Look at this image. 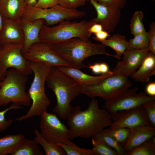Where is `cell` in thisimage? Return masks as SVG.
<instances>
[{
  "instance_id": "obj_44",
  "label": "cell",
  "mask_w": 155,
  "mask_h": 155,
  "mask_svg": "<svg viewBox=\"0 0 155 155\" xmlns=\"http://www.w3.org/2000/svg\"><path fill=\"white\" fill-rule=\"evenodd\" d=\"M37 0H24L27 6H34Z\"/></svg>"
},
{
  "instance_id": "obj_16",
  "label": "cell",
  "mask_w": 155,
  "mask_h": 155,
  "mask_svg": "<svg viewBox=\"0 0 155 155\" xmlns=\"http://www.w3.org/2000/svg\"><path fill=\"white\" fill-rule=\"evenodd\" d=\"M128 135L123 144L127 152L155 136V127L141 125L131 128Z\"/></svg>"
},
{
  "instance_id": "obj_34",
  "label": "cell",
  "mask_w": 155,
  "mask_h": 155,
  "mask_svg": "<svg viewBox=\"0 0 155 155\" xmlns=\"http://www.w3.org/2000/svg\"><path fill=\"white\" fill-rule=\"evenodd\" d=\"M142 106L146 111L150 125L155 127V100L147 102Z\"/></svg>"
},
{
  "instance_id": "obj_15",
  "label": "cell",
  "mask_w": 155,
  "mask_h": 155,
  "mask_svg": "<svg viewBox=\"0 0 155 155\" xmlns=\"http://www.w3.org/2000/svg\"><path fill=\"white\" fill-rule=\"evenodd\" d=\"M149 51L148 47L140 49H127L123 54L122 61L118 62L111 71L128 77L131 76L139 68Z\"/></svg>"
},
{
  "instance_id": "obj_33",
  "label": "cell",
  "mask_w": 155,
  "mask_h": 155,
  "mask_svg": "<svg viewBox=\"0 0 155 155\" xmlns=\"http://www.w3.org/2000/svg\"><path fill=\"white\" fill-rule=\"evenodd\" d=\"M21 108L20 107L11 104L9 107L3 111H0V133L6 130L13 122L12 119H7L5 118V115L6 113L11 109L16 110Z\"/></svg>"
},
{
  "instance_id": "obj_5",
  "label": "cell",
  "mask_w": 155,
  "mask_h": 155,
  "mask_svg": "<svg viewBox=\"0 0 155 155\" xmlns=\"http://www.w3.org/2000/svg\"><path fill=\"white\" fill-rule=\"evenodd\" d=\"M95 23L91 20H83L79 22L68 20L53 26H47L44 24L40 32L39 39L40 41L49 44L75 38L89 40L91 34L88 30Z\"/></svg>"
},
{
  "instance_id": "obj_2",
  "label": "cell",
  "mask_w": 155,
  "mask_h": 155,
  "mask_svg": "<svg viewBox=\"0 0 155 155\" xmlns=\"http://www.w3.org/2000/svg\"><path fill=\"white\" fill-rule=\"evenodd\" d=\"M46 82L56 98L53 112L61 119H67L73 108L71 102L80 94L79 84L57 67H50Z\"/></svg>"
},
{
  "instance_id": "obj_42",
  "label": "cell",
  "mask_w": 155,
  "mask_h": 155,
  "mask_svg": "<svg viewBox=\"0 0 155 155\" xmlns=\"http://www.w3.org/2000/svg\"><path fill=\"white\" fill-rule=\"evenodd\" d=\"M87 67L91 69L92 72L95 74H101L100 63H96L93 65L89 64L88 66Z\"/></svg>"
},
{
  "instance_id": "obj_47",
  "label": "cell",
  "mask_w": 155,
  "mask_h": 155,
  "mask_svg": "<svg viewBox=\"0 0 155 155\" xmlns=\"http://www.w3.org/2000/svg\"><path fill=\"white\" fill-rule=\"evenodd\" d=\"M2 83V81L0 80V87L1 86Z\"/></svg>"
},
{
  "instance_id": "obj_37",
  "label": "cell",
  "mask_w": 155,
  "mask_h": 155,
  "mask_svg": "<svg viewBox=\"0 0 155 155\" xmlns=\"http://www.w3.org/2000/svg\"><path fill=\"white\" fill-rule=\"evenodd\" d=\"M97 2L101 4L114 6L121 9L125 5L127 0H98Z\"/></svg>"
},
{
  "instance_id": "obj_22",
  "label": "cell",
  "mask_w": 155,
  "mask_h": 155,
  "mask_svg": "<svg viewBox=\"0 0 155 155\" xmlns=\"http://www.w3.org/2000/svg\"><path fill=\"white\" fill-rule=\"evenodd\" d=\"M100 42L106 46H108L113 49L115 52L116 54L112 56L118 60L121 59L122 55L127 49L128 44L125 36L119 34H114L109 36L108 39Z\"/></svg>"
},
{
  "instance_id": "obj_45",
  "label": "cell",
  "mask_w": 155,
  "mask_h": 155,
  "mask_svg": "<svg viewBox=\"0 0 155 155\" xmlns=\"http://www.w3.org/2000/svg\"><path fill=\"white\" fill-rule=\"evenodd\" d=\"M3 24V18L0 12V33L2 30Z\"/></svg>"
},
{
  "instance_id": "obj_49",
  "label": "cell",
  "mask_w": 155,
  "mask_h": 155,
  "mask_svg": "<svg viewBox=\"0 0 155 155\" xmlns=\"http://www.w3.org/2000/svg\"><path fill=\"white\" fill-rule=\"evenodd\" d=\"M151 0L153 1H154L155 0Z\"/></svg>"
},
{
  "instance_id": "obj_11",
  "label": "cell",
  "mask_w": 155,
  "mask_h": 155,
  "mask_svg": "<svg viewBox=\"0 0 155 155\" xmlns=\"http://www.w3.org/2000/svg\"><path fill=\"white\" fill-rule=\"evenodd\" d=\"M40 116V133L46 140L65 144L70 140L69 129L60 121L57 115L46 111Z\"/></svg>"
},
{
  "instance_id": "obj_40",
  "label": "cell",
  "mask_w": 155,
  "mask_h": 155,
  "mask_svg": "<svg viewBox=\"0 0 155 155\" xmlns=\"http://www.w3.org/2000/svg\"><path fill=\"white\" fill-rule=\"evenodd\" d=\"M146 94L150 96H155V82L149 83L146 88Z\"/></svg>"
},
{
  "instance_id": "obj_18",
  "label": "cell",
  "mask_w": 155,
  "mask_h": 155,
  "mask_svg": "<svg viewBox=\"0 0 155 155\" xmlns=\"http://www.w3.org/2000/svg\"><path fill=\"white\" fill-rule=\"evenodd\" d=\"M20 23L24 36L23 47L22 51L23 54L32 44L40 41L39 34L44 22V20L41 19L32 22L21 19Z\"/></svg>"
},
{
  "instance_id": "obj_10",
  "label": "cell",
  "mask_w": 155,
  "mask_h": 155,
  "mask_svg": "<svg viewBox=\"0 0 155 155\" xmlns=\"http://www.w3.org/2000/svg\"><path fill=\"white\" fill-rule=\"evenodd\" d=\"M137 87L128 88L115 96L105 100L103 108L106 110L112 117L119 112L142 105L149 101L155 100V96L148 95L141 92L137 93Z\"/></svg>"
},
{
  "instance_id": "obj_39",
  "label": "cell",
  "mask_w": 155,
  "mask_h": 155,
  "mask_svg": "<svg viewBox=\"0 0 155 155\" xmlns=\"http://www.w3.org/2000/svg\"><path fill=\"white\" fill-rule=\"evenodd\" d=\"M95 36L92 37L94 40L100 42L103 40L110 36V35L107 32L102 30L94 34Z\"/></svg>"
},
{
  "instance_id": "obj_6",
  "label": "cell",
  "mask_w": 155,
  "mask_h": 155,
  "mask_svg": "<svg viewBox=\"0 0 155 155\" xmlns=\"http://www.w3.org/2000/svg\"><path fill=\"white\" fill-rule=\"evenodd\" d=\"M27 77L15 68L8 71L0 87V106H6L11 102L20 107L31 105V99L26 91Z\"/></svg>"
},
{
  "instance_id": "obj_1",
  "label": "cell",
  "mask_w": 155,
  "mask_h": 155,
  "mask_svg": "<svg viewBox=\"0 0 155 155\" xmlns=\"http://www.w3.org/2000/svg\"><path fill=\"white\" fill-rule=\"evenodd\" d=\"M67 119L70 140L92 137L113 123L111 114L100 109L97 100L94 98L85 110H82L78 106L73 107Z\"/></svg>"
},
{
  "instance_id": "obj_32",
  "label": "cell",
  "mask_w": 155,
  "mask_h": 155,
  "mask_svg": "<svg viewBox=\"0 0 155 155\" xmlns=\"http://www.w3.org/2000/svg\"><path fill=\"white\" fill-rule=\"evenodd\" d=\"M108 135L112 137L122 145L128 135L130 129L125 127H119L114 129L109 128L104 129Z\"/></svg>"
},
{
  "instance_id": "obj_4",
  "label": "cell",
  "mask_w": 155,
  "mask_h": 155,
  "mask_svg": "<svg viewBox=\"0 0 155 155\" xmlns=\"http://www.w3.org/2000/svg\"><path fill=\"white\" fill-rule=\"evenodd\" d=\"M30 62L34 77L27 93L32 103L27 113L16 119L15 121H21L34 116H40L46 111L51 104L46 94L45 87L50 67L40 62Z\"/></svg>"
},
{
  "instance_id": "obj_9",
  "label": "cell",
  "mask_w": 155,
  "mask_h": 155,
  "mask_svg": "<svg viewBox=\"0 0 155 155\" xmlns=\"http://www.w3.org/2000/svg\"><path fill=\"white\" fill-rule=\"evenodd\" d=\"M23 42H8L0 44V72L5 77L9 68H13L28 76L33 73L30 62L22 53Z\"/></svg>"
},
{
  "instance_id": "obj_46",
  "label": "cell",
  "mask_w": 155,
  "mask_h": 155,
  "mask_svg": "<svg viewBox=\"0 0 155 155\" xmlns=\"http://www.w3.org/2000/svg\"><path fill=\"white\" fill-rule=\"evenodd\" d=\"M5 78L0 72V80L2 81Z\"/></svg>"
},
{
  "instance_id": "obj_29",
  "label": "cell",
  "mask_w": 155,
  "mask_h": 155,
  "mask_svg": "<svg viewBox=\"0 0 155 155\" xmlns=\"http://www.w3.org/2000/svg\"><path fill=\"white\" fill-rule=\"evenodd\" d=\"M92 149L94 155H118L113 149L109 146L104 142L94 137H92Z\"/></svg>"
},
{
  "instance_id": "obj_14",
  "label": "cell",
  "mask_w": 155,
  "mask_h": 155,
  "mask_svg": "<svg viewBox=\"0 0 155 155\" xmlns=\"http://www.w3.org/2000/svg\"><path fill=\"white\" fill-rule=\"evenodd\" d=\"M111 129L119 127L130 128L141 125H150L146 111L142 105L118 113L113 117Z\"/></svg>"
},
{
  "instance_id": "obj_48",
  "label": "cell",
  "mask_w": 155,
  "mask_h": 155,
  "mask_svg": "<svg viewBox=\"0 0 155 155\" xmlns=\"http://www.w3.org/2000/svg\"><path fill=\"white\" fill-rule=\"evenodd\" d=\"M91 0H86V1H90ZM94 1H97V0H93Z\"/></svg>"
},
{
  "instance_id": "obj_31",
  "label": "cell",
  "mask_w": 155,
  "mask_h": 155,
  "mask_svg": "<svg viewBox=\"0 0 155 155\" xmlns=\"http://www.w3.org/2000/svg\"><path fill=\"white\" fill-rule=\"evenodd\" d=\"M56 143L63 148L66 155H94L92 149L80 148L70 140L66 144L61 143Z\"/></svg>"
},
{
  "instance_id": "obj_24",
  "label": "cell",
  "mask_w": 155,
  "mask_h": 155,
  "mask_svg": "<svg viewBox=\"0 0 155 155\" xmlns=\"http://www.w3.org/2000/svg\"><path fill=\"white\" fill-rule=\"evenodd\" d=\"M34 140L43 148L46 155H66L63 148L56 143L49 142L42 136L40 132L36 129L34 131Z\"/></svg>"
},
{
  "instance_id": "obj_19",
  "label": "cell",
  "mask_w": 155,
  "mask_h": 155,
  "mask_svg": "<svg viewBox=\"0 0 155 155\" xmlns=\"http://www.w3.org/2000/svg\"><path fill=\"white\" fill-rule=\"evenodd\" d=\"M58 68L64 73L75 80L79 86H88L96 84L112 75L110 71L108 73L95 76L89 75L80 69L71 67H59Z\"/></svg>"
},
{
  "instance_id": "obj_20",
  "label": "cell",
  "mask_w": 155,
  "mask_h": 155,
  "mask_svg": "<svg viewBox=\"0 0 155 155\" xmlns=\"http://www.w3.org/2000/svg\"><path fill=\"white\" fill-rule=\"evenodd\" d=\"M26 5L24 0H0V12L3 17L11 20L22 18Z\"/></svg>"
},
{
  "instance_id": "obj_3",
  "label": "cell",
  "mask_w": 155,
  "mask_h": 155,
  "mask_svg": "<svg viewBox=\"0 0 155 155\" xmlns=\"http://www.w3.org/2000/svg\"><path fill=\"white\" fill-rule=\"evenodd\" d=\"M50 46L71 67L80 69L85 67L84 61L89 57L99 55L113 56L103 44H94L89 39L75 38Z\"/></svg>"
},
{
  "instance_id": "obj_43",
  "label": "cell",
  "mask_w": 155,
  "mask_h": 155,
  "mask_svg": "<svg viewBox=\"0 0 155 155\" xmlns=\"http://www.w3.org/2000/svg\"><path fill=\"white\" fill-rule=\"evenodd\" d=\"M100 67L101 74L107 73L110 71H109L108 65L106 63H100Z\"/></svg>"
},
{
  "instance_id": "obj_25",
  "label": "cell",
  "mask_w": 155,
  "mask_h": 155,
  "mask_svg": "<svg viewBox=\"0 0 155 155\" xmlns=\"http://www.w3.org/2000/svg\"><path fill=\"white\" fill-rule=\"evenodd\" d=\"M38 144L34 140L25 138L10 154L11 155H43Z\"/></svg>"
},
{
  "instance_id": "obj_38",
  "label": "cell",
  "mask_w": 155,
  "mask_h": 155,
  "mask_svg": "<svg viewBox=\"0 0 155 155\" xmlns=\"http://www.w3.org/2000/svg\"><path fill=\"white\" fill-rule=\"evenodd\" d=\"M59 4V0H37L34 6L41 8L51 7Z\"/></svg>"
},
{
  "instance_id": "obj_26",
  "label": "cell",
  "mask_w": 155,
  "mask_h": 155,
  "mask_svg": "<svg viewBox=\"0 0 155 155\" xmlns=\"http://www.w3.org/2000/svg\"><path fill=\"white\" fill-rule=\"evenodd\" d=\"M155 136L127 151L126 155H155Z\"/></svg>"
},
{
  "instance_id": "obj_36",
  "label": "cell",
  "mask_w": 155,
  "mask_h": 155,
  "mask_svg": "<svg viewBox=\"0 0 155 155\" xmlns=\"http://www.w3.org/2000/svg\"><path fill=\"white\" fill-rule=\"evenodd\" d=\"M148 32L149 43L148 48L150 51L155 54V23L152 22L150 25Z\"/></svg>"
},
{
  "instance_id": "obj_41",
  "label": "cell",
  "mask_w": 155,
  "mask_h": 155,
  "mask_svg": "<svg viewBox=\"0 0 155 155\" xmlns=\"http://www.w3.org/2000/svg\"><path fill=\"white\" fill-rule=\"evenodd\" d=\"M103 30L102 26L98 23L92 25L89 28L88 31L91 34L92 33L95 34Z\"/></svg>"
},
{
  "instance_id": "obj_8",
  "label": "cell",
  "mask_w": 155,
  "mask_h": 155,
  "mask_svg": "<svg viewBox=\"0 0 155 155\" xmlns=\"http://www.w3.org/2000/svg\"><path fill=\"white\" fill-rule=\"evenodd\" d=\"M133 85L128 77L114 73L94 85H79L80 93L94 98L100 97L105 100L113 98Z\"/></svg>"
},
{
  "instance_id": "obj_28",
  "label": "cell",
  "mask_w": 155,
  "mask_h": 155,
  "mask_svg": "<svg viewBox=\"0 0 155 155\" xmlns=\"http://www.w3.org/2000/svg\"><path fill=\"white\" fill-rule=\"evenodd\" d=\"M144 14L141 10L135 11L131 20L130 24L131 34L136 35L146 32L143 23Z\"/></svg>"
},
{
  "instance_id": "obj_12",
  "label": "cell",
  "mask_w": 155,
  "mask_h": 155,
  "mask_svg": "<svg viewBox=\"0 0 155 155\" xmlns=\"http://www.w3.org/2000/svg\"><path fill=\"white\" fill-rule=\"evenodd\" d=\"M22 54L27 61L40 62L49 67H70L49 44L45 42L40 41L32 44Z\"/></svg>"
},
{
  "instance_id": "obj_13",
  "label": "cell",
  "mask_w": 155,
  "mask_h": 155,
  "mask_svg": "<svg viewBox=\"0 0 155 155\" xmlns=\"http://www.w3.org/2000/svg\"><path fill=\"white\" fill-rule=\"evenodd\" d=\"M90 1L97 13L96 17L91 20L95 23L101 24L103 30L108 33L113 32L121 18V9L101 4L93 0Z\"/></svg>"
},
{
  "instance_id": "obj_7",
  "label": "cell",
  "mask_w": 155,
  "mask_h": 155,
  "mask_svg": "<svg viewBox=\"0 0 155 155\" xmlns=\"http://www.w3.org/2000/svg\"><path fill=\"white\" fill-rule=\"evenodd\" d=\"M85 15L84 11L66 8L59 4L46 9L26 6L21 19L32 22L41 19L46 25L52 26L64 21L81 18Z\"/></svg>"
},
{
  "instance_id": "obj_23",
  "label": "cell",
  "mask_w": 155,
  "mask_h": 155,
  "mask_svg": "<svg viewBox=\"0 0 155 155\" xmlns=\"http://www.w3.org/2000/svg\"><path fill=\"white\" fill-rule=\"evenodd\" d=\"M25 138L22 134L8 135L0 138V155L10 154Z\"/></svg>"
},
{
  "instance_id": "obj_35",
  "label": "cell",
  "mask_w": 155,
  "mask_h": 155,
  "mask_svg": "<svg viewBox=\"0 0 155 155\" xmlns=\"http://www.w3.org/2000/svg\"><path fill=\"white\" fill-rule=\"evenodd\" d=\"M86 1V0H59V4L67 8L76 9L83 5Z\"/></svg>"
},
{
  "instance_id": "obj_21",
  "label": "cell",
  "mask_w": 155,
  "mask_h": 155,
  "mask_svg": "<svg viewBox=\"0 0 155 155\" xmlns=\"http://www.w3.org/2000/svg\"><path fill=\"white\" fill-rule=\"evenodd\" d=\"M131 77L137 82L147 83L150 77L155 74V54L149 51L141 64Z\"/></svg>"
},
{
  "instance_id": "obj_30",
  "label": "cell",
  "mask_w": 155,
  "mask_h": 155,
  "mask_svg": "<svg viewBox=\"0 0 155 155\" xmlns=\"http://www.w3.org/2000/svg\"><path fill=\"white\" fill-rule=\"evenodd\" d=\"M128 41L127 49H140L148 47L149 43L148 32L138 34Z\"/></svg>"
},
{
  "instance_id": "obj_27",
  "label": "cell",
  "mask_w": 155,
  "mask_h": 155,
  "mask_svg": "<svg viewBox=\"0 0 155 155\" xmlns=\"http://www.w3.org/2000/svg\"><path fill=\"white\" fill-rule=\"evenodd\" d=\"M104 142L109 146L115 150L118 155H126L127 152L123 145L112 137L107 134L104 129L92 137Z\"/></svg>"
},
{
  "instance_id": "obj_17",
  "label": "cell",
  "mask_w": 155,
  "mask_h": 155,
  "mask_svg": "<svg viewBox=\"0 0 155 155\" xmlns=\"http://www.w3.org/2000/svg\"><path fill=\"white\" fill-rule=\"evenodd\" d=\"M3 18V26L0 33V44L8 42H24L21 19L13 21Z\"/></svg>"
}]
</instances>
